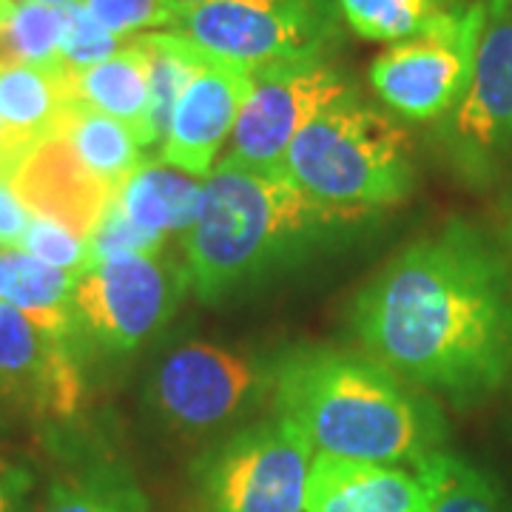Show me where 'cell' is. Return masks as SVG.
<instances>
[{
    "instance_id": "7a4b0ae2",
    "label": "cell",
    "mask_w": 512,
    "mask_h": 512,
    "mask_svg": "<svg viewBox=\"0 0 512 512\" xmlns=\"http://www.w3.org/2000/svg\"><path fill=\"white\" fill-rule=\"evenodd\" d=\"M268 373L276 413L291 419L319 453L416 467L447 439L433 402L373 356L296 348Z\"/></svg>"
},
{
    "instance_id": "e0dca14e",
    "label": "cell",
    "mask_w": 512,
    "mask_h": 512,
    "mask_svg": "<svg viewBox=\"0 0 512 512\" xmlns=\"http://www.w3.org/2000/svg\"><path fill=\"white\" fill-rule=\"evenodd\" d=\"M72 100V69L63 63L0 72V120L23 154L55 137Z\"/></svg>"
},
{
    "instance_id": "f546056e",
    "label": "cell",
    "mask_w": 512,
    "mask_h": 512,
    "mask_svg": "<svg viewBox=\"0 0 512 512\" xmlns=\"http://www.w3.org/2000/svg\"><path fill=\"white\" fill-rule=\"evenodd\" d=\"M32 490V473L20 464H0V512H23Z\"/></svg>"
},
{
    "instance_id": "8fae6325",
    "label": "cell",
    "mask_w": 512,
    "mask_h": 512,
    "mask_svg": "<svg viewBox=\"0 0 512 512\" xmlns=\"http://www.w3.org/2000/svg\"><path fill=\"white\" fill-rule=\"evenodd\" d=\"M350 94L348 77L322 57L251 69V89L239 109L228 157L248 165H282L296 134Z\"/></svg>"
},
{
    "instance_id": "836d02e7",
    "label": "cell",
    "mask_w": 512,
    "mask_h": 512,
    "mask_svg": "<svg viewBox=\"0 0 512 512\" xmlns=\"http://www.w3.org/2000/svg\"><path fill=\"white\" fill-rule=\"evenodd\" d=\"M177 9H185V6H197V3H205V0H171Z\"/></svg>"
},
{
    "instance_id": "5bb4252c",
    "label": "cell",
    "mask_w": 512,
    "mask_h": 512,
    "mask_svg": "<svg viewBox=\"0 0 512 512\" xmlns=\"http://www.w3.org/2000/svg\"><path fill=\"white\" fill-rule=\"evenodd\" d=\"M12 188L35 217L60 222L86 242L114 194L77 160L63 134L43 140L26 154L12 177Z\"/></svg>"
},
{
    "instance_id": "603a6c76",
    "label": "cell",
    "mask_w": 512,
    "mask_h": 512,
    "mask_svg": "<svg viewBox=\"0 0 512 512\" xmlns=\"http://www.w3.org/2000/svg\"><path fill=\"white\" fill-rule=\"evenodd\" d=\"M43 512H154L140 484L117 464H89L52 481Z\"/></svg>"
},
{
    "instance_id": "cb8c5ba5",
    "label": "cell",
    "mask_w": 512,
    "mask_h": 512,
    "mask_svg": "<svg viewBox=\"0 0 512 512\" xmlns=\"http://www.w3.org/2000/svg\"><path fill=\"white\" fill-rule=\"evenodd\" d=\"M350 29L373 43H399L439 12L441 0H336Z\"/></svg>"
},
{
    "instance_id": "ac0fdd59",
    "label": "cell",
    "mask_w": 512,
    "mask_h": 512,
    "mask_svg": "<svg viewBox=\"0 0 512 512\" xmlns=\"http://www.w3.org/2000/svg\"><path fill=\"white\" fill-rule=\"evenodd\" d=\"M74 97L100 114H109L134 131L140 146H157L151 128V89H148V57L137 37L103 63L72 72Z\"/></svg>"
},
{
    "instance_id": "277c9868",
    "label": "cell",
    "mask_w": 512,
    "mask_h": 512,
    "mask_svg": "<svg viewBox=\"0 0 512 512\" xmlns=\"http://www.w3.org/2000/svg\"><path fill=\"white\" fill-rule=\"evenodd\" d=\"M282 165L333 222L365 220L399 205L416 180L407 131L356 94L319 111L296 134Z\"/></svg>"
},
{
    "instance_id": "ba28073f",
    "label": "cell",
    "mask_w": 512,
    "mask_h": 512,
    "mask_svg": "<svg viewBox=\"0 0 512 512\" xmlns=\"http://www.w3.org/2000/svg\"><path fill=\"white\" fill-rule=\"evenodd\" d=\"M185 288V268L165 256H106L77 276V330L111 353L137 350L171 322Z\"/></svg>"
},
{
    "instance_id": "2e32d148",
    "label": "cell",
    "mask_w": 512,
    "mask_h": 512,
    "mask_svg": "<svg viewBox=\"0 0 512 512\" xmlns=\"http://www.w3.org/2000/svg\"><path fill=\"white\" fill-rule=\"evenodd\" d=\"M202 183L163 160H146L111 194L120 217L163 251L171 234H185L197 214Z\"/></svg>"
},
{
    "instance_id": "30bf717a",
    "label": "cell",
    "mask_w": 512,
    "mask_h": 512,
    "mask_svg": "<svg viewBox=\"0 0 512 512\" xmlns=\"http://www.w3.org/2000/svg\"><path fill=\"white\" fill-rule=\"evenodd\" d=\"M271 390V373L234 350L185 342L165 353L148 382V402L171 430L202 436L237 421Z\"/></svg>"
},
{
    "instance_id": "1f68e13d",
    "label": "cell",
    "mask_w": 512,
    "mask_h": 512,
    "mask_svg": "<svg viewBox=\"0 0 512 512\" xmlns=\"http://www.w3.org/2000/svg\"><path fill=\"white\" fill-rule=\"evenodd\" d=\"M15 0H0V26L3 23H9V18H12V12H15Z\"/></svg>"
},
{
    "instance_id": "d6986e66",
    "label": "cell",
    "mask_w": 512,
    "mask_h": 512,
    "mask_svg": "<svg viewBox=\"0 0 512 512\" xmlns=\"http://www.w3.org/2000/svg\"><path fill=\"white\" fill-rule=\"evenodd\" d=\"M77 276L74 271L43 265L26 251H0V302H9L40 328L74 336Z\"/></svg>"
},
{
    "instance_id": "d6a6232c",
    "label": "cell",
    "mask_w": 512,
    "mask_h": 512,
    "mask_svg": "<svg viewBox=\"0 0 512 512\" xmlns=\"http://www.w3.org/2000/svg\"><path fill=\"white\" fill-rule=\"evenodd\" d=\"M37 3H46V6H57V9H63V6H72V3H83V0H37Z\"/></svg>"
},
{
    "instance_id": "44dd1931",
    "label": "cell",
    "mask_w": 512,
    "mask_h": 512,
    "mask_svg": "<svg viewBox=\"0 0 512 512\" xmlns=\"http://www.w3.org/2000/svg\"><path fill=\"white\" fill-rule=\"evenodd\" d=\"M430 512H512V498L467 458L436 450L416 464Z\"/></svg>"
},
{
    "instance_id": "484cf974",
    "label": "cell",
    "mask_w": 512,
    "mask_h": 512,
    "mask_svg": "<svg viewBox=\"0 0 512 512\" xmlns=\"http://www.w3.org/2000/svg\"><path fill=\"white\" fill-rule=\"evenodd\" d=\"M128 40L106 32L97 20L86 12L83 3L63 6V40H60V63L72 72L89 69L117 55Z\"/></svg>"
},
{
    "instance_id": "4dcf8cb0",
    "label": "cell",
    "mask_w": 512,
    "mask_h": 512,
    "mask_svg": "<svg viewBox=\"0 0 512 512\" xmlns=\"http://www.w3.org/2000/svg\"><path fill=\"white\" fill-rule=\"evenodd\" d=\"M23 160H26V154L9 140V134H6V128H3V120H0V177H9V180H12Z\"/></svg>"
},
{
    "instance_id": "4316f807",
    "label": "cell",
    "mask_w": 512,
    "mask_h": 512,
    "mask_svg": "<svg viewBox=\"0 0 512 512\" xmlns=\"http://www.w3.org/2000/svg\"><path fill=\"white\" fill-rule=\"evenodd\" d=\"M83 6L106 32L123 40L171 29L177 18L171 0H83Z\"/></svg>"
},
{
    "instance_id": "8992f818",
    "label": "cell",
    "mask_w": 512,
    "mask_h": 512,
    "mask_svg": "<svg viewBox=\"0 0 512 512\" xmlns=\"http://www.w3.org/2000/svg\"><path fill=\"white\" fill-rule=\"evenodd\" d=\"M171 32L214 60L262 69L325 55L336 18L328 0H205L177 9Z\"/></svg>"
},
{
    "instance_id": "4fadbf2b",
    "label": "cell",
    "mask_w": 512,
    "mask_h": 512,
    "mask_svg": "<svg viewBox=\"0 0 512 512\" xmlns=\"http://www.w3.org/2000/svg\"><path fill=\"white\" fill-rule=\"evenodd\" d=\"M248 89L251 69L211 57L174 106L160 143V160L205 180L234 134Z\"/></svg>"
},
{
    "instance_id": "5b68a950",
    "label": "cell",
    "mask_w": 512,
    "mask_h": 512,
    "mask_svg": "<svg viewBox=\"0 0 512 512\" xmlns=\"http://www.w3.org/2000/svg\"><path fill=\"white\" fill-rule=\"evenodd\" d=\"M313 456L311 439L279 413L245 424L197 458V512H305Z\"/></svg>"
},
{
    "instance_id": "9a60e30c",
    "label": "cell",
    "mask_w": 512,
    "mask_h": 512,
    "mask_svg": "<svg viewBox=\"0 0 512 512\" xmlns=\"http://www.w3.org/2000/svg\"><path fill=\"white\" fill-rule=\"evenodd\" d=\"M305 512H430V504L416 473L316 453L305 487Z\"/></svg>"
},
{
    "instance_id": "52a82bcc",
    "label": "cell",
    "mask_w": 512,
    "mask_h": 512,
    "mask_svg": "<svg viewBox=\"0 0 512 512\" xmlns=\"http://www.w3.org/2000/svg\"><path fill=\"white\" fill-rule=\"evenodd\" d=\"M484 0L441 6L416 35L384 49L370 66V86L404 120L430 123L456 109L473 77Z\"/></svg>"
},
{
    "instance_id": "3957f363",
    "label": "cell",
    "mask_w": 512,
    "mask_h": 512,
    "mask_svg": "<svg viewBox=\"0 0 512 512\" xmlns=\"http://www.w3.org/2000/svg\"><path fill=\"white\" fill-rule=\"evenodd\" d=\"M322 225L336 222L296 188L285 165L225 157L205 177L183 234L188 288L208 305L222 302L288 259Z\"/></svg>"
},
{
    "instance_id": "d4e9b609",
    "label": "cell",
    "mask_w": 512,
    "mask_h": 512,
    "mask_svg": "<svg viewBox=\"0 0 512 512\" xmlns=\"http://www.w3.org/2000/svg\"><path fill=\"white\" fill-rule=\"evenodd\" d=\"M9 37L20 66H57L63 40V9L20 0L9 20Z\"/></svg>"
},
{
    "instance_id": "9c48e42d",
    "label": "cell",
    "mask_w": 512,
    "mask_h": 512,
    "mask_svg": "<svg viewBox=\"0 0 512 512\" xmlns=\"http://www.w3.org/2000/svg\"><path fill=\"white\" fill-rule=\"evenodd\" d=\"M467 89L439 128L447 160L470 183H490L512 154V0H484Z\"/></svg>"
},
{
    "instance_id": "6da1fadb",
    "label": "cell",
    "mask_w": 512,
    "mask_h": 512,
    "mask_svg": "<svg viewBox=\"0 0 512 512\" xmlns=\"http://www.w3.org/2000/svg\"><path fill=\"white\" fill-rule=\"evenodd\" d=\"M350 328L399 379L458 407L512 376V276L467 222H447L393 256L356 293Z\"/></svg>"
},
{
    "instance_id": "83f0119b",
    "label": "cell",
    "mask_w": 512,
    "mask_h": 512,
    "mask_svg": "<svg viewBox=\"0 0 512 512\" xmlns=\"http://www.w3.org/2000/svg\"><path fill=\"white\" fill-rule=\"evenodd\" d=\"M18 251H26L29 256L40 259L43 265H52L60 271H74L83 274L92 265V254H89V242L77 237L66 225L46 217H35L26 228V237L20 242Z\"/></svg>"
},
{
    "instance_id": "7c38bea8",
    "label": "cell",
    "mask_w": 512,
    "mask_h": 512,
    "mask_svg": "<svg viewBox=\"0 0 512 512\" xmlns=\"http://www.w3.org/2000/svg\"><path fill=\"white\" fill-rule=\"evenodd\" d=\"M69 339L0 302V393L43 419L74 416L83 404V376Z\"/></svg>"
},
{
    "instance_id": "f1b7e54d",
    "label": "cell",
    "mask_w": 512,
    "mask_h": 512,
    "mask_svg": "<svg viewBox=\"0 0 512 512\" xmlns=\"http://www.w3.org/2000/svg\"><path fill=\"white\" fill-rule=\"evenodd\" d=\"M32 222V211L23 205L9 177H0V251H18Z\"/></svg>"
},
{
    "instance_id": "e575fe53",
    "label": "cell",
    "mask_w": 512,
    "mask_h": 512,
    "mask_svg": "<svg viewBox=\"0 0 512 512\" xmlns=\"http://www.w3.org/2000/svg\"><path fill=\"white\" fill-rule=\"evenodd\" d=\"M510 234H512V228H510Z\"/></svg>"
},
{
    "instance_id": "ffe728a7",
    "label": "cell",
    "mask_w": 512,
    "mask_h": 512,
    "mask_svg": "<svg viewBox=\"0 0 512 512\" xmlns=\"http://www.w3.org/2000/svg\"><path fill=\"white\" fill-rule=\"evenodd\" d=\"M57 134L69 140L77 160L111 191H117L134 168L146 163L143 146L131 128L109 114H100L92 106L80 103L77 97L66 109Z\"/></svg>"
},
{
    "instance_id": "7402d4cb",
    "label": "cell",
    "mask_w": 512,
    "mask_h": 512,
    "mask_svg": "<svg viewBox=\"0 0 512 512\" xmlns=\"http://www.w3.org/2000/svg\"><path fill=\"white\" fill-rule=\"evenodd\" d=\"M148 57V89H151V128L157 143H163L177 100L183 97L188 83L205 69L211 57L197 49L188 37L171 29L137 35Z\"/></svg>"
}]
</instances>
